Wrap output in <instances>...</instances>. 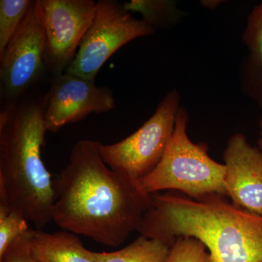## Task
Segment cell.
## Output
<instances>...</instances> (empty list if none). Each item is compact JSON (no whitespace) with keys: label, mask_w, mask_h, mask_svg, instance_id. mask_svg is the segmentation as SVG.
<instances>
[{"label":"cell","mask_w":262,"mask_h":262,"mask_svg":"<svg viewBox=\"0 0 262 262\" xmlns=\"http://www.w3.org/2000/svg\"><path fill=\"white\" fill-rule=\"evenodd\" d=\"M178 91L168 92L155 113L134 134L112 144L100 143L103 161L112 170L137 183L160 163L175 129L180 108Z\"/></svg>","instance_id":"cell-5"},{"label":"cell","mask_w":262,"mask_h":262,"mask_svg":"<svg viewBox=\"0 0 262 262\" xmlns=\"http://www.w3.org/2000/svg\"><path fill=\"white\" fill-rule=\"evenodd\" d=\"M170 248L160 239L141 235L118 251L97 253L98 262H166Z\"/></svg>","instance_id":"cell-12"},{"label":"cell","mask_w":262,"mask_h":262,"mask_svg":"<svg viewBox=\"0 0 262 262\" xmlns=\"http://www.w3.org/2000/svg\"><path fill=\"white\" fill-rule=\"evenodd\" d=\"M32 3L31 0L0 1V56L23 23Z\"/></svg>","instance_id":"cell-15"},{"label":"cell","mask_w":262,"mask_h":262,"mask_svg":"<svg viewBox=\"0 0 262 262\" xmlns=\"http://www.w3.org/2000/svg\"><path fill=\"white\" fill-rule=\"evenodd\" d=\"M189 116L181 106L175 129L165 154L149 174L137 182L141 192L151 195L161 190H177L193 200L210 194L227 196L225 164L212 159L204 143L194 144L187 135Z\"/></svg>","instance_id":"cell-4"},{"label":"cell","mask_w":262,"mask_h":262,"mask_svg":"<svg viewBox=\"0 0 262 262\" xmlns=\"http://www.w3.org/2000/svg\"><path fill=\"white\" fill-rule=\"evenodd\" d=\"M138 232L171 247L179 237L199 239L214 262H262V215L210 194L199 200L151 194Z\"/></svg>","instance_id":"cell-2"},{"label":"cell","mask_w":262,"mask_h":262,"mask_svg":"<svg viewBox=\"0 0 262 262\" xmlns=\"http://www.w3.org/2000/svg\"><path fill=\"white\" fill-rule=\"evenodd\" d=\"M143 19H137L113 0L96 3V14L73 61L65 72L95 80L101 67L115 52L137 38L154 34Z\"/></svg>","instance_id":"cell-6"},{"label":"cell","mask_w":262,"mask_h":262,"mask_svg":"<svg viewBox=\"0 0 262 262\" xmlns=\"http://www.w3.org/2000/svg\"><path fill=\"white\" fill-rule=\"evenodd\" d=\"M100 142L82 139L54 181L53 222L63 230L118 246L137 231L152 196L103 161Z\"/></svg>","instance_id":"cell-1"},{"label":"cell","mask_w":262,"mask_h":262,"mask_svg":"<svg viewBox=\"0 0 262 262\" xmlns=\"http://www.w3.org/2000/svg\"><path fill=\"white\" fill-rule=\"evenodd\" d=\"M47 69L46 37L40 0L32 1L18 30L0 56L2 97L8 105L18 100Z\"/></svg>","instance_id":"cell-7"},{"label":"cell","mask_w":262,"mask_h":262,"mask_svg":"<svg viewBox=\"0 0 262 262\" xmlns=\"http://www.w3.org/2000/svg\"><path fill=\"white\" fill-rule=\"evenodd\" d=\"M25 237L38 261L98 262L97 252L87 249L80 237L72 232L48 233L42 229H29Z\"/></svg>","instance_id":"cell-11"},{"label":"cell","mask_w":262,"mask_h":262,"mask_svg":"<svg viewBox=\"0 0 262 262\" xmlns=\"http://www.w3.org/2000/svg\"><path fill=\"white\" fill-rule=\"evenodd\" d=\"M253 97L261 106L262 110V72H254L253 75Z\"/></svg>","instance_id":"cell-19"},{"label":"cell","mask_w":262,"mask_h":262,"mask_svg":"<svg viewBox=\"0 0 262 262\" xmlns=\"http://www.w3.org/2000/svg\"><path fill=\"white\" fill-rule=\"evenodd\" d=\"M223 3L222 1L219 0H208V1H202L201 5H203L205 8L208 9L214 10L215 8L220 6L221 3Z\"/></svg>","instance_id":"cell-20"},{"label":"cell","mask_w":262,"mask_h":262,"mask_svg":"<svg viewBox=\"0 0 262 262\" xmlns=\"http://www.w3.org/2000/svg\"><path fill=\"white\" fill-rule=\"evenodd\" d=\"M243 41L249 51L253 72H262V3L248 17Z\"/></svg>","instance_id":"cell-16"},{"label":"cell","mask_w":262,"mask_h":262,"mask_svg":"<svg viewBox=\"0 0 262 262\" xmlns=\"http://www.w3.org/2000/svg\"><path fill=\"white\" fill-rule=\"evenodd\" d=\"M46 37L47 69L54 77L64 73L94 21L93 0H40Z\"/></svg>","instance_id":"cell-8"},{"label":"cell","mask_w":262,"mask_h":262,"mask_svg":"<svg viewBox=\"0 0 262 262\" xmlns=\"http://www.w3.org/2000/svg\"><path fill=\"white\" fill-rule=\"evenodd\" d=\"M227 196L235 206L262 215V151L248 142L246 136L229 138L224 153Z\"/></svg>","instance_id":"cell-10"},{"label":"cell","mask_w":262,"mask_h":262,"mask_svg":"<svg viewBox=\"0 0 262 262\" xmlns=\"http://www.w3.org/2000/svg\"><path fill=\"white\" fill-rule=\"evenodd\" d=\"M46 132L43 102L8 105L0 114V186L12 207L39 229L53 222L55 202L42 158Z\"/></svg>","instance_id":"cell-3"},{"label":"cell","mask_w":262,"mask_h":262,"mask_svg":"<svg viewBox=\"0 0 262 262\" xmlns=\"http://www.w3.org/2000/svg\"><path fill=\"white\" fill-rule=\"evenodd\" d=\"M0 262H39L33 256L25 234L15 239L5 251Z\"/></svg>","instance_id":"cell-18"},{"label":"cell","mask_w":262,"mask_h":262,"mask_svg":"<svg viewBox=\"0 0 262 262\" xmlns=\"http://www.w3.org/2000/svg\"><path fill=\"white\" fill-rule=\"evenodd\" d=\"M166 262H214L206 246L199 239L179 237L170 248Z\"/></svg>","instance_id":"cell-17"},{"label":"cell","mask_w":262,"mask_h":262,"mask_svg":"<svg viewBox=\"0 0 262 262\" xmlns=\"http://www.w3.org/2000/svg\"><path fill=\"white\" fill-rule=\"evenodd\" d=\"M42 102L45 124L51 133L80 122L91 114L108 113L115 107V97L108 88L98 87L95 80L67 72L54 77Z\"/></svg>","instance_id":"cell-9"},{"label":"cell","mask_w":262,"mask_h":262,"mask_svg":"<svg viewBox=\"0 0 262 262\" xmlns=\"http://www.w3.org/2000/svg\"><path fill=\"white\" fill-rule=\"evenodd\" d=\"M29 221L10 204L0 186V258L13 242L29 230Z\"/></svg>","instance_id":"cell-14"},{"label":"cell","mask_w":262,"mask_h":262,"mask_svg":"<svg viewBox=\"0 0 262 262\" xmlns=\"http://www.w3.org/2000/svg\"><path fill=\"white\" fill-rule=\"evenodd\" d=\"M259 127L261 128V131H260V136L259 139H258V147L262 151V115L261 117V119L259 120Z\"/></svg>","instance_id":"cell-21"},{"label":"cell","mask_w":262,"mask_h":262,"mask_svg":"<svg viewBox=\"0 0 262 262\" xmlns=\"http://www.w3.org/2000/svg\"><path fill=\"white\" fill-rule=\"evenodd\" d=\"M129 13H139L153 29L167 28L179 18V10L174 2L168 0H131L123 3Z\"/></svg>","instance_id":"cell-13"}]
</instances>
